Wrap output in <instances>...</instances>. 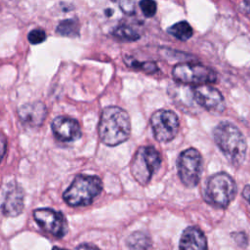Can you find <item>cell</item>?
Returning <instances> with one entry per match:
<instances>
[{"instance_id":"obj_1","label":"cell","mask_w":250,"mask_h":250,"mask_svg":"<svg viewBox=\"0 0 250 250\" xmlns=\"http://www.w3.org/2000/svg\"><path fill=\"white\" fill-rule=\"evenodd\" d=\"M98 132L101 141L106 146H115L126 142L131 133L127 111L119 106L105 107L101 114Z\"/></svg>"},{"instance_id":"obj_7","label":"cell","mask_w":250,"mask_h":250,"mask_svg":"<svg viewBox=\"0 0 250 250\" xmlns=\"http://www.w3.org/2000/svg\"><path fill=\"white\" fill-rule=\"evenodd\" d=\"M172 75L175 81L187 85H203L214 83L217 80L215 71L199 63H180L173 70Z\"/></svg>"},{"instance_id":"obj_11","label":"cell","mask_w":250,"mask_h":250,"mask_svg":"<svg viewBox=\"0 0 250 250\" xmlns=\"http://www.w3.org/2000/svg\"><path fill=\"white\" fill-rule=\"evenodd\" d=\"M52 131L56 139L62 142H73L81 137V129L77 120L58 116L52 121Z\"/></svg>"},{"instance_id":"obj_10","label":"cell","mask_w":250,"mask_h":250,"mask_svg":"<svg viewBox=\"0 0 250 250\" xmlns=\"http://www.w3.org/2000/svg\"><path fill=\"white\" fill-rule=\"evenodd\" d=\"M194 101L210 112L220 113L225 109V100L219 90L207 84L197 85L192 90Z\"/></svg>"},{"instance_id":"obj_18","label":"cell","mask_w":250,"mask_h":250,"mask_svg":"<svg viewBox=\"0 0 250 250\" xmlns=\"http://www.w3.org/2000/svg\"><path fill=\"white\" fill-rule=\"evenodd\" d=\"M112 34L114 37L124 41H136L140 38V34L138 33V31L132 26L125 23L118 24L116 27H114L112 30Z\"/></svg>"},{"instance_id":"obj_4","label":"cell","mask_w":250,"mask_h":250,"mask_svg":"<svg viewBox=\"0 0 250 250\" xmlns=\"http://www.w3.org/2000/svg\"><path fill=\"white\" fill-rule=\"evenodd\" d=\"M236 191V184L232 177L226 172H219L206 181L205 200L215 207L226 208L234 199Z\"/></svg>"},{"instance_id":"obj_16","label":"cell","mask_w":250,"mask_h":250,"mask_svg":"<svg viewBox=\"0 0 250 250\" xmlns=\"http://www.w3.org/2000/svg\"><path fill=\"white\" fill-rule=\"evenodd\" d=\"M167 32L179 40L186 41L192 36V27L186 21H181L167 28Z\"/></svg>"},{"instance_id":"obj_2","label":"cell","mask_w":250,"mask_h":250,"mask_svg":"<svg viewBox=\"0 0 250 250\" xmlns=\"http://www.w3.org/2000/svg\"><path fill=\"white\" fill-rule=\"evenodd\" d=\"M214 141L229 162L238 167L246 156L247 145L242 132L232 123L223 121L214 129Z\"/></svg>"},{"instance_id":"obj_12","label":"cell","mask_w":250,"mask_h":250,"mask_svg":"<svg viewBox=\"0 0 250 250\" xmlns=\"http://www.w3.org/2000/svg\"><path fill=\"white\" fill-rule=\"evenodd\" d=\"M23 191L17 184H10L0 205L1 212L8 217L19 216L23 210Z\"/></svg>"},{"instance_id":"obj_20","label":"cell","mask_w":250,"mask_h":250,"mask_svg":"<svg viewBox=\"0 0 250 250\" xmlns=\"http://www.w3.org/2000/svg\"><path fill=\"white\" fill-rule=\"evenodd\" d=\"M139 5L143 15L146 18L153 17L157 11V5L154 0H141Z\"/></svg>"},{"instance_id":"obj_3","label":"cell","mask_w":250,"mask_h":250,"mask_svg":"<svg viewBox=\"0 0 250 250\" xmlns=\"http://www.w3.org/2000/svg\"><path fill=\"white\" fill-rule=\"evenodd\" d=\"M103 184L99 177L78 175L62 194L63 200L70 206H87L101 193Z\"/></svg>"},{"instance_id":"obj_9","label":"cell","mask_w":250,"mask_h":250,"mask_svg":"<svg viewBox=\"0 0 250 250\" xmlns=\"http://www.w3.org/2000/svg\"><path fill=\"white\" fill-rule=\"evenodd\" d=\"M33 218L38 226L55 237L61 238L67 231V225L62 213L50 208L36 209L33 212Z\"/></svg>"},{"instance_id":"obj_13","label":"cell","mask_w":250,"mask_h":250,"mask_svg":"<svg viewBox=\"0 0 250 250\" xmlns=\"http://www.w3.org/2000/svg\"><path fill=\"white\" fill-rule=\"evenodd\" d=\"M21 122L30 127H39L47 116V108L41 102H33L22 104L18 109Z\"/></svg>"},{"instance_id":"obj_24","label":"cell","mask_w":250,"mask_h":250,"mask_svg":"<svg viewBox=\"0 0 250 250\" xmlns=\"http://www.w3.org/2000/svg\"><path fill=\"white\" fill-rule=\"evenodd\" d=\"M242 196L250 204V185H247L244 187L242 190Z\"/></svg>"},{"instance_id":"obj_8","label":"cell","mask_w":250,"mask_h":250,"mask_svg":"<svg viewBox=\"0 0 250 250\" xmlns=\"http://www.w3.org/2000/svg\"><path fill=\"white\" fill-rule=\"evenodd\" d=\"M150 126L156 141L167 143L172 141L179 130L180 121L177 114L169 109H159L152 113Z\"/></svg>"},{"instance_id":"obj_6","label":"cell","mask_w":250,"mask_h":250,"mask_svg":"<svg viewBox=\"0 0 250 250\" xmlns=\"http://www.w3.org/2000/svg\"><path fill=\"white\" fill-rule=\"evenodd\" d=\"M178 175L187 188H194L200 180L202 172V156L199 151L189 147L181 152L177 160Z\"/></svg>"},{"instance_id":"obj_25","label":"cell","mask_w":250,"mask_h":250,"mask_svg":"<svg viewBox=\"0 0 250 250\" xmlns=\"http://www.w3.org/2000/svg\"><path fill=\"white\" fill-rule=\"evenodd\" d=\"M76 250H100L98 247H96L95 245H91V244H81L79 245Z\"/></svg>"},{"instance_id":"obj_15","label":"cell","mask_w":250,"mask_h":250,"mask_svg":"<svg viewBox=\"0 0 250 250\" xmlns=\"http://www.w3.org/2000/svg\"><path fill=\"white\" fill-rule=\"evenodd\" d=\"M127 246L130 250H148L151 247L150 237L143 231H135L127 238Z\"/></svg>"},{"instance_id":"obj_26","label":"cell","mask_w":250,"mask_h":250,"mask_svg":"<svg viewBox=\"0 0 250 250\" xmlns=\"http://www.w3.org/2000/svg\"><path fill=\"white\" fill-rule=\"evenodd\" d=\"M244 4L246 6L247 11L250 13V0H244Z\"/></svg>"},{"instance_id":"obj_19","label":"cell","mask_w":250,"mask_h":250,"mask_svg":"<svg viewBox=\"0 0 250 250\" xmlns=\"http://www.w3.org/2000/svg\"><path fill=\"white\" fill-rule=\"evenodd\" d=\"M127 64L132 68L141 69V70H144L148 73H153V72L157 71V69H158L157 65L153 62H139V61L129 59L127 61Z\"/></svg>"},{"instance_id":"obj_27","label":"cell","mask_w":250,"mask_h":250,"mask_svg":"<svg viewBox=\"0 0 250 250\" xmlns=\"http://www.w3.org/2000/svg\"><path fill=\"white\" fill-rule=\"evenodd\" d=\"M52 250H65V249H62V248H60V247H54Z\"/></svg>"},{"instance_id":"obj_5","label":"cell","mask_w":250,"mask_h":250,"mask_svg":"<svg viewBox=\"0 0 250 250\" xmlns=\"http://www.w3.org/2000/svg\"><path fill=\"white\" fill-rule=\"evenodd\" d=\"M161 165V157L157 149L151 146H140L131 162V173L142 186L149 183Z\"/></svg>"},{"instance_id":"obj_21","label":"cell","mask_w":250,"mask_h":250,"mask_svg":"<svg viewBox=\"0 0 250 250\" xmlns=\"http://www.w3.org/2000/svg\"><path fill=\"white\" fill-rule=\"evenodd\" d=\"M27 39L33 45L40 44L43 41H45V39H46V32L42 28H39V27L38 28H34V29H32L28 33Z\"/></svg>"},{"instance_id":"obj_22","label":"cell","mask_w":250,"mask_h":250,"mask_svg":"<svg viewBox=\"0 0 250 250\" xmlns=\"http://www.w3.org/2000/svg\"><path fill=\"white\" fill-rule=\"evenodd\" d=\"M119 7L125 14L129 16L136 13V4L133 0H120Z\"/></svg>"},{"instance_id":"obj_17","label":"cell","mask_w":250,"mask_h":250,"mask_svg":"<svg viewBox=\"0 0 250 250\" xmlns=\"http://www.w3.org/2000/svg\"><path fill=\"white\" fill-rule=\"evenodd\" d=\"M57 32L62 36L76 37L79 35V22L75 19L63 20L57 26Z\"/></svg>"},{"instance_id":"obj_14","label":"cell","mask_w":250,"mask_h":250,"mask_svg":"<svg viewBox=\"0 0 250 250\" xmlns=\"http://www.w3.org/2000/svg\"><path fill=\"white\" fill-rule=\"evenodd\" d=\"M180 250H208L207 239L203 231L197 227H188L182 233Z\"/></svg>"},{"instance_id":"obj_23","label":"cell","mask_w":250,"mask_h":250,"mask_svg":"<svg viewBox=\"0 0 250 250\" xmlns=\"http://www.w3.org/2000/svg\"><path fill=\"white\" fill-rule=\"evenodd\" d=\"M7 150V139L6 136L0 132V161L4 157Z\"/></svg>"}]
</instances>
